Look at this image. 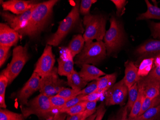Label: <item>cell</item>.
<instances>
[{
  "label": "cell",
  "mask_w": 160,
  "mask_h": 120,
  "mask_svg": "<svg viewBox=\"0 0 160 120\" xmlns=\"http://www.w3.org/2000/svg\"><path fill=\"white\" fill-rule=\"evenodd\" d=\"M108 120H116V119H115V118H111L110 119H109Z\"/></svg>",
  "instance_id": "obj_49"
},
{
  "label": "cell",
  "mask_w": 160,
  "mask_h": 120,
  "mask_svg": "<svg viewBox=\"0 0 160 120\" xmlns=\"http://www.w3.org/2000/svg\"><path fill=\"white\" fill-rule=\"evenodd\" d=\"M84 42L83 36L81 35L78 34L73 36L68 48L73 58L81 52L85 45Z\"/></svg>",
  "instance_id": "obj_22"
},
{
  "label": "cell",
  "mask_w": 160,
  "mask_h": 120,
  "mask_svg": "<svg viewBox=\"0 0 160 120\" xmlns=\"http://www.w3.org/2000/svg\"><path fill=\"white\" fill-rule=\"evenodd\" d=\"M79 74L82 78L87 82L98 80L100 76L106 75L104 72L97 67L89 64L82 65Z\"/></svg>",
  "instance_id": "obj_16"
},
{
  "label": "cell",
  "mask_w": 160,
  "mask_h": 120,
  "mask_svg": "<svg viewBox=\"0 0 160 120\" xmlns=\"http://www.w3.org/2000/svg\"><path fill=\"white\" fill-rule=\"evenodd\" d=\"M139 94V87L138 83L134 84L132 86L128 88V101L126 105L128 112H130L135 102L137 99Z\"/></svg>",
  "instance_id": "obj_26"
},
{
  "label": "cell",
  "mask_w": 160,
  "mask_h": 120,
  "mask_svg": "<svg viewBox=\"0 0 160 120\" xmlns=\"http://www.w3.org/2000/svg\"><path fill=\"white\" fill-rule=\"evenodd\" d=\"M106 111L107 110L105 108V103L104 102L101 103L97 109L96 112L97 115L93 120H102L106 113Z\"/></svg>",
  "instance_id": "obj_41"
},
{
  "label": "cell",
  "mask_w": 160,
  "mask_h": 120,
  "mask_svg": "<svg viewBox=\"0 0 160 120\" xmlns=\"http://www.w3.org/2000/svg\"><path fill=\"white\" fill-rule=\"evenodd\" d=\"M97 102H87L85 110L92 112L93 113H95L97 112L96 106H97Z\"/></svg>",
  "instance_id": "obj_44"
},
{
  "label": "cell",
  "mask_w": 160,
  "mask_h": 120,
  "mask_svg": "<svg viewBox=\"0 0 160 120\" xmlns=\"http://www.w3.org/2000/svg\"><path fill=\"white\" fill-rule=\"evenodd\" d=\"M66 114L65 113H62L61 114V117L59 120H65V119L66 118Z\"/></svg>",
  "instance_id": "obj_47"
},
{
  "label": "cell",
  "mask_w": 160,
  "mask_h": 120,
  "mask_svg": "<svg viewBox=\"0 0 160 120\" xmlns=\"http://www.w3.org/2000/svg\"><path fill=\"white\" fill-rule=\"evenodd\" d=\"M23 114L16 113L6 109L0 110V120H25Z\"/></svg>",
  "instance_id": "obj_29"
},
{
  "label": "cell",
  "mask_w": 160,
  "mask_h": 120,
  "mask_svg": "<svg viewBox=\"0 0 160 120\" xmlns=\"http://www.w3.org/2000/svg\"><path fill=\"white\" fill-rule=\"evenodd\" d=\"M55 61L52 47L47 45L43 54L36 64L34 72L38 74L41 78L46 76L52 71Z\"/></svg>",
  "instance_id": "obj_10"
},
{
  "label": "cell",
  "mask_w": 160,
  "mask_h": 120,
  "mask_svg": "<svg viewBox=\"0 0 160 120\" xmlns=\"http://www.w3.org/2000/svg\"><path fill=\"white\" fill-rule=\"evenodd\" d=\"M36 4L24 13L17 16L4 11L1 13L2 17L4 21L7 22L11 28L18 31L27 25Z\"/></svg>",
  "instance_id": "obj_12"
},
{
  "label": "cell",
  "mask_w": 160,
  "mask_h": 120,
  "mask_svg": "<svg viewBox=\"0 0 160 120\" xmlns=\"http://www.w3.org/2000/svg\"><path fill=\"white\" fill-rule=\"evenodd\" d=\"M10 47L0 45V66L1 67L4 65L8 55Z\"/></svg>",
  "instance_id": "obj_39"
},
{
  "label": "cell",
  "mask_w": 160,
  "mask_h": 120,
  "mask_svg": "<svg viewBox=\"0 0 160 120\" xmlns=\"http://www.w3.org/2000/svg\"><path fill=\"white\" fill-rule=\"evenodd\" d=\"M8 79L4 75L1 74L0 76V107L6 109L5 102V93L6 88L8 84Z\"/></svg>",
  "instance_id": "obj_28"
},
{
  "label": "cell",
  "mask_w": 160,
  "mask_h": 120,
  "mask_svg": "<svg viewBox=\"0 0 160 120\" xmlns=\"http://www.w3.org/2000/svg\"><path fill=\"white\" fill-rule=\"evenodd\" d=\"M117 8V15L118 17L122 16L125 11V6L128 3L126 0H111Z\"/></svg>",
  "instance_id": "obj_37"
},
{
  "label": "cell",
  "mask_w": 160,
  "mask_h": 120,
  "mask_svg": "<svg viewBox=\"0 0 160 120\" xmlns=\"http://www.w3.org/2000/svg\"><path fill=\"white\" fill-rule=\"evenodd\" d=\"M83 24L85 31L83 35L85 42L93 41H102L106 34L107 20L102 15L89 14L84 16Z\"/></svg>",
  "instance_id": "obj_4"
},
{
  "label": "cell",
  "mask_w": 160,
  "mask_h": 120,
  "mask_svg": "<svg viewBox=\"0 0 160 120\" xmlns=\"http://www.w3.org/2000/svg\"><path fill=\"white\" fill-rule=\"evenodd\" d=\"M144 88L145 96L153 99L160 95V84L153 80L145 79L141 81Z\"/></svg>",
  "instance_id": "obj_19"
},
{
  "label": "cell",
  "mask_w": 160,
  "mask_h": 120,
  "mask_svg": "<svg viewBox=\"0 0 160 120\" xmlns=\"http://www.w3.org/2000/svg\"><path fill=\"white\" fill-rule=\"evenodd\" d=\"M97 89H98V80H94L90 83L86 87H84L82 91H80L78 94V95H82L83 96H86L90 94L97 91Z\"/></svg>",
  "instance_id": "obj_36"
},
{
  "label": "cell",
  "mask_w": 160,
  "mask_h": 120,
  "mask_svg": "<svg viewBox=\"0 0 160 120\" xmlns=\"http://www.w3.org/2000/svg\"><path fill=\"white\" fill-rule=\"evenodd\" d=\"M151 30H152V35L154 38H159L160 36V22L155 23L152 22L151 24Z\"/></svg>",
  "instance_id": "obj_42"
},
{
  "label": "cell",
  "mask_w": 160,
  "mask_h": 120,
  "mask_svg": "<svg viewBox=\"0 0 160 120\" xmlns=\"http://www.w3.org/2000/svg\"><path fill=\"white\" fill-rule=\"evenodd\" d=\"M140 56H146L160 55V40H151L140 46L136 51Z\"/></svg>",
  "instance_id": "obj_17"
},
{
  "label": "cell",
  "mask_w": 160,
  "mask_h": 120,
  "mask_svg": "<svg viewBox=\"0 0 160 120\" xmlns=\"http://www.w3.org/2000/svg\"><path fill=\"white\" fill-rule=\"evenodd\" d=\"M160 116V105L149 109L139 116L142 120H155Z\"/></svg>",
  "instance_id": "obj_31"
},
{
  "label": "cell",
  "mask_w": 160,
  "mask_h": 120,
  "mask_svg": "<svg viewBox=\"0 0 160 120\" xmlns=\"http://www.w3.org/2000/svg\"><path fill=\"white\" fill-rule=\"evenodd\" d=\"M128 120H142V119L138 116H137V117H134V118H130V117H128Z\"/></svg>",
  "instance_id": "obj_48"
},
{
  "label": "cell",
  "mask_w": 160,
  "mask_h": 120,
  "mask_svg": "<svg viewBox=\"0 0 160 120\" xmlns=\"http://www.w3.org/2000/svg\"><path fill=\"white\" fill-rule=\"evenodd\" d=\"M138 82L139 83H138V87H139V94L138 96L137 99L135 102L132 110L130 111L129 117H128L130 118H134L139 116V113L142 109L143 102L144 99L145 94L143 86L141 82L139 81Z\"/></svg>",
  "instance_id": "obj_24"
},
{
  "label": "cell",
  "mask_w": 160,
  "mask_h": 120,
  "mask_svg": "<svg viewBox=\"0 0 160 120\" xmlns=\"http://www.w3.org/2000/svg\"><path fill=\"white\" fill-rule=\"evenodd\" d=\"M105 43L102 41L85 42L84 47L75 58V64L81 65L92 64L97 65L107 56Z\"/></svg>",
  "instance_id": "obj_3"
},
{
  "label": "cell",
  "mask_w": 160,
  "mask_h": 120,
  "mask_svg": "<svg viewBox=\"0 0 160 120\" xmlns=\"http://www.w3.org/2000/svg\"><path fill=\"white\" fill-rule=\"evenodd\" d=\"M58 69L54 67L50 74L40 79V91L41 94L50 97L57 94L65 88L64 82L59 78Z\"/></svg>",
  "instance_id": "obj_8"
},
{
  "label": "cell",
  "mask_w": 160,
  "mask_h": 120,
  "mask_svg": "<svg viewBox=\"0 0 160 120\" xmlns=\"http://www.w3.org/2000/svg\"></svg>",
  "instance_id": "obj_50"
},
{
  "label": "cell",
  "mask_w": 160,
  "mask_h": 120,
  "mask_svg": "<svg viewBox=\"0 0 160 120\" xmlns=\"http://www.w3.org/2000/svg\"><path fill=\"white\" fill-rule=\"evenodd\" d=\"M41 77L38 74H32L23 88L18 92L17 99L21 105H25L28 103L29 97L38 90H40Z\"/></svg>",
  "instance_id": "obj_11"
},
{
  "label": "cell",
  "mask_w": 160,
  "mask_h": 120,
  "mask_svg": "<svg viewBox=\"0 0 160 120\" xmlns=\"http://www.w3.org/2000/svg\"><path fill=\"white\" fill-rule=\"evenodd\" d=\"M83 112L82 113L77 114V115L71 116L67 119V120H81L83 117Z\"/></svg>",
  "instance_id": "obj_45"
},
{
  "label": "cell",
  "mask_w": 160,
  "mask_h": 120,
  "mask_svg": "<svg viewBox=\"0 0 160 120\" xmlns=\"http://www.w3.org/2000/svg\"><path fill=\"white\" fill-rule=\"evenodd\" d=\"M97 2V0H82L79 9L80 13L84 16L90 14V10L92 5Z\"/></svg>",
  "instance_id": "obj_33"
},
{
  "label": "cell",
  "mask_w": 160,
  "mask_h": 120,
  "mask_svg": "<svg viewBox=\"0 0 160 120\" xmlns=\"http://www.w3.org/2000/svg\"><path fill=\"white\" fill-rule=\"evenodd\" d=\"M58 73L60 76H68L74 70L73 57L68 49L65 51L64 58L60 57V58L58 59Z\"/></svg>",
  "instance_id": "obj_15"
},
{
  "label": "cell",
  "mask_w": 160,
  "mask_h": 120,
  "mask_svg": "<svg viewBox=\"0 0 160 120\" xmlns=\"http://www.w3.org/2000/svg\"><path fill=\"white\" fill-rule=\"evenodd\" d=\"M110 28L106 31L104 37V43L107 55L117 51L123 44L124 35L121 25L116 18L112 17L110 20Z\"/></svg>",
  "instance_id": "obj_7"
},
{
  "label": "cell",
  "mask_w": 160,
  "mask_h": 120,
  "mask_svg": "<svg viewBox=\"0 0 160 120\" xmlns=\"http://www.w3.org/2000/svg\"><path fill=\"white\" fill-rule=\"evenodd\" d=\"M29 58L28 44L24 46H18L13 49L11 62L1 73L8 79L9 85L18 76Z\"/></svg>",
  "instance_id": "obj_5"
},
{
  "label": "cell",
  "mask_w": 160,
  "mask_h": 120,
  "mask_svg": "<svg viewBox=\"0 0 160 120\" xmlns=\"http://www.w3.org/2000/svg\"><path fill=\"white\" fill-rule=\"evenodd\" d=\"M86 104L87 102L82 101L73 107L64 110L62 112V113H67L70 116H73L82 113L86 109Z\"/></svg>",
  "instance_id": "obj_30"
},
{
  "label": "cell",
  "mask_w": 160,
  "mask_h": 120,
  "mask_svg": "<svg viewBox=\"0 0 160 120\" xmlns=\"http://www.w3.org/2000/svg\"><path fill=\"white\" fill-rule=\"evenodd\" d=\"M128 112L126 106L122 108L118 112L117 120H128Z\"/></svg>",
  "instance_id": "obj_43"
},
{
  "label": "cell",
  "mask_w": 160,
  "mask_h": 120,
  "mask_svg": "<svg viewBox=\"0 0 160 120\" xmlns=\"http://www.w3.org/2000/svg\"><path fill=\"white\" fill-rule=\"evenodd\" d=\"M81 120H82V119H81Z\"/></svg>",
  "instance_id": "obj_52"
},
{
  "label": "cell",
  "mask_w": 160,
  "mask_h": 120,
  "mask_svg": "<svg viewBox=\"0 0 160 120\" xmlns=\"http://www.w3.org/2000/svg\"><path fill=\"white\" fill-rule=\"evenodd\" d=\"M22 38L16 30L4 23L0 24V45L10 47L16 45Z\"/></svg>",
  "instance_id": "obj_13"
},
{
  "label": "cell",
  "mask_w": 160,
  "mask_h": 120,
  "mask_svg": "<svg viewBox=\"0 0 160 120\" xmlns=\"http://www.w3.org/2000/svg\"><path fill=\"white\" fill-rule=\"evenodd\" d=\"M103 93L100 92L98 91H97L90 94L84 96L82 97V101L85 102H98L101 97V95Z\"/></svg>",
  "instance_id": "obj_40"
},
{
  "label": "cell",
  "mask_w": 160,
  "mask_h": 120,
  "mask_svg": "<svg viewBox=\"0 0 160 120\" xmlns=\"http://www.w3.org/2000/svg\"><path fill=\"white\" fill-rule=\"evenodd\" d=\"M117 78L116 73L105 75V76L98 79V89L100 92H106L115 84Z\"/></svg>",
  "instance_id": "obj_20"
},
{
  "label": "cell",
  "mask_w": 160,
  "mask_h": 120,
  "mask_svg": "<svg viewBox=\"0 0 160 120\" xmlns=\"http://www.w3.org/2000/svg\"><path fill=\"white\" fill-rule=\"evenodd\" d=\"M147 4V10L145 13H141L137 18V20L155 19L160 20V8L152 5L148 0L145 1Z\"/></svg>",
  "instance_id": "obj_23"
},
{
  "label": "cell",
  "mask_w": 160,
  "mask_h": 120,
  "mask_svg": "<svg viewBox=\"0 0 160 120\" xmlns=\"http://www.w3.org/2000/svg\"><path fill=\"white\" fill-rule=\"evenodd\" d=\"M146 78L159 82L160 84V64L155 65V67L149 73Z\"/></svg>",
  "instance_id": "obj_38"
},
{
  "label": "cell",
  "mask_w": 160,
  "mask_h": 120,
  "mask_svg": "<svg viewBox=\"0 0 160 120\" xmlns=\"http://www.w3.org/2000/svg\"><path fill=\"white\" fill-rule=\"evenodd\" d=\"M61 114L62 113L58 112L52 116L48 117L47 120H59L61 117Z\"/></svg>",
  "instance_id": "obj_46"
},
{
  "label": "cell",
  "mask_w": 160,
  "mask_h": 120,
  "mask_svg": "<svg viewBox=\"0 0 160 120\" xmlns=\"http://www.w3.org/2000/svg\"><path fill=\"white\" fill-rule=\"evenodd\" d=\"M57 0H49L36 4L27 25L18 31L21 36L34 38L40 34L47 25Z\"/></svg>",
  "instance_id": "obj_1"
},
{
  "label": "cell",
  "mask_w": 160,
  "mask_h": 120,
  "mask_svg": "<svg viewBox=\"0 0 160 120\" xmlns=\"http://www.w3.org/2000/svg\"><path fill=\"white\" fill-rule=\"evenodd\" d=\"M80 6V1H77L67 17L61 22L56 32L48 39L47 45L53 46L59 45L74 28L79 19Z\"/></svg>",
  "instance_id": "obj_2"
},
{
  "label": "cell",
  "mask_w": 160,
  "mask_h": 120,
  "mask_svg": "<svg viewBox=\"0 0 160 120\" xmlns=\"http://www.w3.org/2000/svg\"><path fill=\"white\" fill-rule=\"evenodd\" d=\"M38 3L32 1L10 0L2 3V7L4 11H9L18 15L26 12Z\"/></svg>",
  "instance_id": "obj_14"
},
{
  "label": "cell",
  "mask_w": 160,
  "mask_h": 120,
  "mask_svg": "<svg viewBox=\"0 0 160 120\" xmlns=\"http://www.w3.org/2000/svg\"><path fill=\"white\" fill-rule=\"evenodd\" d=\"M160 105V95L153 99H149L148 97L145 96L142 105V109L139 113V116L142 115L149 109L159 106Z\"/></svg>",
  "instance_id": "obj_27"
},
{
  "label": "cell",
  "mask_w": 160,
  "mask_h": 120,
  "mask_svg": "<svg viewBox=\"0 0 160 120\" xmlns=\"http://www.w3.org/2000/svg\"><path fill=\"white\" fill-rule=\"evenodd\" d=\"M83 96H84L82 95H79L76 96L75 97H73L72 99L69 100L63 106L58 109V112L62 113V112L64 110L73 107L74 105L78 104V103L82 102V97Z\"/></svg>",
  "instance_id": "obj_34"
},
{
  "label": "cell",
  "mask_w": 160,
  "mask_h": 120,
  "mask_svg": "<svg viewBox=\"0 0 160 120\" xmlns=\"http://www.w3.org/2000/svg\"><path fill=\"white\" fill-rule=\"evenodd\" d=\"M154 58L152 57L144 59L140 64L138 68V75L140 77L147 76L153 69Z\"/></svg>",
  "instance_id": "obj_25"
},
{
  "label": "cell",
  "mask_w": 160,
  "mask_h": 120,
  "mask_svg": "<svg viewBox=\"0 0 160 120\" xmlns=\"http://www.w3.org/2000/svg\"><path fill=\"white\" fill-rule=\"evenodd\" d=\"M123 79L128 88L138 83L141 79V77L138 75V68L132 62L128 61L125 63V76Z\"/></svg>",
  "instance_id": "obj_18"
},
{
  "label": "cell",
  "mask_w": 160,
  "mask_h": 120,
  "mask_svg": "<svg viewBox=\"0 0 160 120\" xmlns=\"http://www.w3.org/2000/svg\"><path fill=\"white\" fill-rule=\"evenodd\" d=\"M20 108L25 119L33 114L38 117L48 116L53 111L49 97L41 93L28 102L27 104L21 105Z\"/></svg>",
  "instance_id": "obj_6"
},
{
  "label": "cell",
  "mask_w": 160,
  "mask_h": 120,
  "mask_svg": "<svg viewBox=\"0 0 160 120\" xmlns=\"http://www.w3.org/2000/svg\"><path fill=\"white\" fill-rule=\"evenodd\" d=\"M67 77V84L74 90L82 91L87 85V82L84 81L74 69Z\"/></svg>",
  "instance_id": "obj_21"
},
{
  "label": "cell",
  "mask_w": 160,
  "mask_h": 120,
  "mask_svg": "<svg viewBox=\"0 0 160 120\" xmlns=\"http://www.w3.org/2000/svg\"><path fill=\"white\" fill-rule=\"evenodd\" d=\"M80 91L74 90L72 88L65 87L56 95L65 98H72L76 96H78Z\"/></svg>",
  "instance_id": "obj_35"
},
{
  "label": "cell",
  "mask_w": 160,
  "mask_h": 120,
  "mask_svg": "<svg viewBox=\"0 0 160 120\" xmlns=\"http://www.w3.org/2000/svg\"><path fill=\"white\" fill-rule=\"evenodd\" d=\"M72 98H65L59 96L54 95L49 97V100L53 110H54L61 108L68 101Z\"/></svg>",
  "instance_id": "obj_32"
},
{
  "label": "cell",
  "mask_w": 160,
  "mask_h": 120,
  "mask_svg": "<svg viewBox=\"0 0 160 120\" xmlns=\"http://www.w3.org/2000/svg\"><path fill=\"white\" fill-rule=\"evenodd\" d=\"M159 38H160V36H159Z\"/></svg>",
  "instance_id": "obj_51"
},
{
  "label": "cell",
  "mask_w": 160,
  "mask_h": 120,
  "mask_svg": "<svg viewBox=\"0 0 160 120\" xmlns=\"http://www.w3.org/2000/svg\"><path fill=\"white\" fill-rule=\"evenodd\" d=\"M128 88L124 79L115 83L106 92L105 104L109 106L115 105L122 106L125 104L128 94Z\"/></svg>",
  "instance_id": "obj_9"
}]
</instances>
